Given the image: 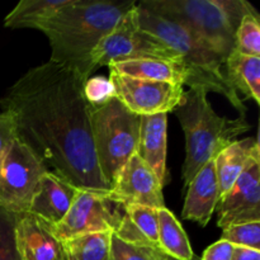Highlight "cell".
<instances>
[{
	"label": "cell",
	"instance_id": "6da1fadb",
	"mask_svg": "<svg viewBox=\"0 0 260 260\" xmlns=\"http://www.w3.org/2000/svg\"><path fill=\"white\" fill-rule=\"evenodd\" d=\"M88 79L75 69L47 61L20 76L0 99L17 137L45 164L78 189L108 193L94 151Z\"/></svg>",
	"mask_w": 260,
	"mask_h": 260
},
{
	"label": "cell",
	"instance_id": "7a4b0ae2",
	"mask_svg": "<svg viewBox=\"0 0 260 260\" xmlns=\"http://www.w3.org/2000/svg\"><path fill=\"white\" fill-rule=\"evenodd\" d=\"M136 4L131 0H70L38 28L50 42V60L75 69L89 79L94 71L93 51Z\"/></svg>",
	"mask_w": 260,
	"mask_h": 260
},
{
	"label": "cell",
	"instance_id": "3957f363",
	"mask_svg": "<svg viewBox=\"0 0 260 260\" xmlns=\"http://www.w3.org/2000/svg\"><path fill=\"white\" fill-rule=\"evenodd\" d=\"M136 10L140 28L161 41L182 61L187 70L185 85L189 89L202 88L207 93L220 94L240 112L241 116H245V104L228 80L225 60L221 56L189 30L145 9L140 3H137Z\"/></svg>",
	"mask_w": 260,
	"mask_h": 260
},
{
	"label": "cell",
	"instance_id": "277c9868",
	"mask_svg": "<svg viewBox=\"0 0 260 260\" xmlns=\"http://www.w3.org/2000/svg\"><path fill=\"white\" fill-rule=\"evenodd\" d=\"M208 93L202 88L184 91L174 113L185 137V159L182 169L184 188L194 175L244 132L251 128L245 116L230 119L213 111Z\"/></svg>",
	"mask_w": 260,
	"mask_h": 260
},
{
	"label": "cell",
	"instance_id": "5b68a950",
	"mask_svg": "<svg viewBox=\"0 0 260 260\" xmlns=\"http://www.w3.org/2000/svg\"><path fill=\"white\" fill-rule=\"evenodd\" d=\"M140 5L189 30L225 62L235 51L241 19L258 13L245 0H144Z\"/></svg>",
	"mask_w": 260,
	"mask_h": 260
},
{
	"label": "cell",
	"instance_id": "8992f818",
	"mask_svg": "<svg viewBox=\"0 0 260 260\" xmlns=\"http://www.w3.org/2000/svg\"><path fill=\"white\" fill-rule=\"evenodd\" d=\"M141 117L117 98L91 107L90 126L99 169L109 187L131 156L136 154ZM111 189V188H109Z\"/></svg>",
	"mask_w": 260,
	"mask_h": 260
},
{
	"label": "cell",
	"instance_id": "52a82bcc",
	"mask_svg": "<svg viewBox=\"0 0 260 260\" xmlns=\"http://www.w3.org/2000/svg\"><path fill=\"white\" fill-rule=\"evenodd\" d=\"M137 58L179 60L174 51L140 28L135 7L96 46L90 56V62L95 70L102 66Z\"/></svg>",
	"mask_w": 260,
	"mask_h": 260
},
{
	"label": "cell",
	"instance_id": "ba28073f",
	"mask_svg": "<svg viewBox=\"0 0 260 260\" xmlns=\"http://www.w3.org/2000/svg\"><path fill=\"white\" fill-rule=\"evenodd\" d=\"M47 172L35 152L15 137L0 170V206L15 215L27 213L41 178Z\"/></svg>",
	"mask_w": 260,
	"mask_h": 260
},
{
	"label": "cell",
	"instance_id": "9c48e42d",
	"mask_svg": "<svg viewBox=\"0 0 260 260\" xmlns=\"http://www.w3.org/2000/svg\"><path fill=\"white\" fill-rule=\"evenodd\" d=\"M118 206L107 198V193L79 190L65 217L50 226L60 243L94 233H114L121 221Z\"/></svg>",
	"mask_w": 260,
	"mask_h": 260
},
{
	"label": "cell",
	"instance_id": "30bf717a",
	"mask_svg": "<svg viewBox=\"0 0 260 260\" xmlns=\"http://www.w3.org/2000/svg\"><path fill=\"white\" fill-rule=\"evenodd\" d=\"M114 96L137 116L168 114L182 103L184 88L180 84L142 80L111 71Z\"/></svg>",
	"mask_w": 260,
	"mask_h": 260
},
{
	"label": "cell",
	"instance_id": "8fae6325",
	"mask_svg": "<svg viewBox=\"0 0 260 260\" xmlns=\"http://www.w3.org/2000/svg\"><path fill=\"white\" fill-rule=\"evenodd\" d=\"M107 198L121 207L142 206L155 210L167 207L161 183L137 154L129 157L116 175Z\"/></svg>",
	"mask_w": 260,
	"mask_h": 260
},
{
	"label": "cell",
	"instance_id": "7c38bea8",
	"mask_svg": "<svg viewBox=\"0 0 260 260\" xmlns=\"http://www.w3.org/2000/svg\"><path fill=\"white\" fill-rule=\"evenodd\" d=\"M217 226L223 229L246 222H260V160L251 162L216 207Z\"/></svg>",
	"mask_w": 260,
	"mask_h": 260
},
{
	"label": "cell",
	"instance_id": "4fadbf2b",
	"mask_svg": "<svg viewBox=\"0 0 260 260\" xmlns=\"http://www.w3.org/2000/svg\"><path fill=\"white\" fill-rule=\"evenodd\" d=\"M79 190L55 173H45L27 213L48 226L57 225L70 210Z\"/></svg>",
	"mask_w": 260,
	"mask_h": 260
},
{
	"label": "cell",
	"instance_id": "5bb4252c",
	"mask_svg": "<svg viewBox=\"0 0 260 260\" xmlns=\"http://www.w3.org/2000/svg\"><path fill=\"white\" fill-rule=\"evenodd\" d=\"M15 243L22 260H65L50 226L30 213L17 215Z\"/></svg>",
	"mask_w": 260,
	"mask_h": 260
},
{
	"label": "cell",
	"instance_id": "9a60e30c",
	"mask_svg": "<svg viewBox=\"0 0 260 260\" xmlns=\"http://www.w3.org/2000/svg\"><path fill=\"white\" fill-rule=\"evenodd\" d=\"M220 197L215 160H210L188 184L182 217L205 228L216 212Z\"/></svg>",
	"mask_w": 260,
	"mask_h": 260
},
{
	"label": "cell",
	"instance_id": "2e32d148",
	"mask_svg": "<svg viewBox=\"0 0 260 260\" xmlns=\"http://www.w3.org/2000/svg\"><path fill=\"white\" fill-rule=\"evenodd\" d=\"M168 114L141 116L136 154L157 177L164 187L167 183V129Z\"/></svg>",
	"mask_w": 260,
	"mask_h": 260
},
{
	"label": "cell",
	"instance_id": "e0dca14e",
	"mask_svg": "<svg viewBox=\"0 0 260 260\" xmlns=\"http://www.w3.org/2000/svg\"><path fill=\"white\" fill-rule=\"evenodd\" d=\"M213 160L220 194L223 196L251 162L260 160L258 137L235 140Z\"/></svg>",
	"mask_w": 260,
	"mask_h": 260
},
{
	"label": "cell",
	"instance_id": "ac0fdd59",
	"mask_svg": "<svg viewBox=\"0 0 260 260\" xmlns=\"http://www.w3.org/2000/svg\"><path fill=\"white\" fill-rule=\"evenodd\" d=\"M114 235L132 245L159 250L157 210L142 206H126Z\"/></svg>",
	"mask_w": 260,
	"mask_h": 260
},
{
	"label": "cell",
	"instance_id": "d6986e66",
	"mask_svg": "<svg viewBox=\"0 0 260 260\" xmlns=\"http://www.w3.org/2000/svg\"><path fill=\"white\" fill-rule=\"evenodd\" d=\"M109 70L119 75L151 81L180 84L184 86L187 81V70L182 61L168 58H137L123 62L112 63Z\"/></svg>",
	"mask_w": 260,
	"mask_h": 260
},
{
	"label": "cell",
	"instance_id": "ffe728a7",
	"mask_svg": "<svg viewBox=\"0 0 260 260\" xmlns=\"http://www.w3.org/2000/svg\"><path fill=\"white\" fill-rule=\"evenodd\" d=\"M157 243L159 250L173 260H190L194 256L182 223L167 207L157 210Z\"/></svg>",
	"mask_w": 260,
	"mask_h": 260
},
{
	"label": "cell",
	"instance_id": "44dd1931",
	"mask_svg": "<svg viewBox=\"0 0 260 260\" xmlns=\"http://www.w3.org/2000/svg\"><path fill=\"white\" fill-rule=\"evenodd\" d=\"M225 71L236 93L260 103V57L244 56L234 51L226 60Z\"/></svg>",
	"mask_w": 260,
	"mask_h": 260
},
{
	"label": "cell",
	"instance_id": "7402d4cb",
	"mask_svg": "<svg viewBox=\"0 0 260 260\" xmlns=\"http://www.w3.org/2000/svg\"><path fill=\"white\" fill-rule=\"evenodd\" d=\"M69 3L70 0H20L4 18V25L10 29H38Z\"/></svg>",
	"mask_w": 260,
	"mask_h": 260
},
{
	"label": "cell",
	"instance_id": "603a6c76",
	"mask_svg": "<svg viewBox=\"0 0 260 260\" xmlns=\"http://www.w3.org/2000/svg\"><path fill=\"white\" fill-rule=\"evenodd\" d=\"M112 233L76 236L61 243L65 260H109Z\"/></svg>",
	"mask_w": 260,
	"mask_h": 260
},
{
	"label": "cell",
	"instance_id": "cb8c5ba5",
	"mask_svg": "<svg viewBox=\"0 0 260 260\" xmlns=\"http://www.w3.org/2000/svg\"><path fill=\"white\" fill-rule=\"evenodd\" d=\"M235 51L244 56L260 57L259 13L246 14L241 19L235 36Z\"/></svg>",
	"mask_w": 260,
	"mask_h": 260
},
{
	"label": "cell",
	"instance_id": "d4e9b609",
	"mask_svg": "<svg viewBox=\"0 0 260 260\" xmlns=\"http://www.w3.org/2000/svg\"><path fill=\"white\" fill-rule=\"evenodd\" d=\"M17 215L0 206V260H22L15 243Z\"/></svg>",
	"mask_w": 260,
	"mask_h": 260
},
{
	"label": "cell",
	"instance_id": "484cf974",
	"mask_svg": "<svg viewBox=\"0 0 260 260\" xmlns=\"http://www.w3.org/2000/svg\"><path fill=\"white\" fill-rule=\"evenodd\" d=\"M222 240L234 246L260 250V222H246L231 225L222 230Z\"/></svg>",
	"mask_w": 260,
	"mask_h": 260
},
{
	"label": "cell",
	"instance_id": "4316f807",
	"mask_svg": "<svg viewBox=\"0 0 260 260\" xmlns=\"http://www.w3.org/2000/svg\"><path fill=\"white\" fill-rule=\"evenodd\" d=\"M159 251L156 249L132 245L118 239L112 233L109 260H155Z\"/></svg>",
	"mask_w": 260,
	"mask_h": 260
},
{
	"label": "cell",
	"instance_id": "83f0119b",
	"mask_svg": "<svg viewBox=\"0 0 260 260\" xmlns=\"http://www.w3.org/2000/svg\"><path fill=\"white\" fill-rule=\"evenodd\" d=\"M84 95L91 107L101 106L114 96V89L111 80L104 76L89 78L84 84Z\"/></svg>",
	"mask_w": 260,
	"mask_h": 260
},
{
	"label": "cell",
	"instance_id": "f1b7e54d",
	"mask_svg": "<svg viewBox=\"0 0 260 260\" xmlns=\"http://www.w3.org/2000/svg\"><path fill=\"white\" fill-rule=\"evenodd\" d=\"M15 137H17V134H15L12 117L8 113L2 112L0 113V170H2L3 162H4L5 156H7L10 144H12Z\"/></svg>",
	"mask_w": 260,
	"mask_h": 260
},
{
	"label": "cell",
	"instance_id": "f546056e",
	"mask_svg": "<svg viewBox=\"0 0 260 260\" xmlns=\"http://www.w3.org/2000/svg\"><path fill=\"white\" fill-rule=\"evenodd\" d=\"M234 253V245L226 240H218L208 246L201 260H231Z\"/></svg>",
	"mask_w": 260,
	"mask_h": 260
},
{
	"label": "cell",
	"instance_id": "4dcf8cb0",
	"mask_svg": "<svg viewBox=\"0 0 260 260\" xmlns=\"http://www.w3.org/2000/svg\"><path fill=\"white\" fill-rule=\"evenodd\" d=\"M231 260H260V250L243 248V246H234Z\"/></svg>",
	"mask_w": 260,
	"mask_h": 260
},
{
	"label": "cell",
	"instance_id": "1f68e13d",
	"mask_svg": "<svg viewBox=\"0 0 260 260\" xmlns=\"http://www.w3.org/2000/svg\"><path fill=\"white\" fill-rule=\"evenodd\" d=\"M155 260H173V259L168 258V256L164 255V254H162L161 251H159V253L156 254V258H155Z\"/></svg>",
	"mask_w": 260,
	"mask_h": 260
},
{
	"label": "cell",
	"instance_id": "d6a6232c",
	"mask_svg": "<svg viewBox=\"0 0 260 260\" xmlns=\"http://www.w3.org/2000/svg\"><path fill=\"white\" fill-rule=\"evenodd\" d=\"M190 260H201V259H200V256L194 255V256H193V258H192V259H190Z\"/></svg>",
	"mask_w": 260,
	"mask_h": 260
}]
</instances>
